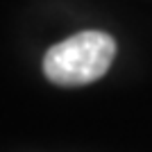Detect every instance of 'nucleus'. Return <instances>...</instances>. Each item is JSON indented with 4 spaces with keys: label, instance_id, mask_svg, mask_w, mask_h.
<instances>
[{
    "label": "nucleus",
    "instance_id": "f257e3e1",
    "mask_svg": "<svg viewBox=\"0 0 152 152\" xmlns=\"http://www.w3.org/2000/svg\"><path fill=\"white\" fill-rule=\"evenodd\" d=\"M114 55L116 43L109 34L77 32L45 52L43 73L57 86H84L107 73Z\"/></svg>",
    "mask_w": 152,
    "mask_h": 152
}]
</instances>
